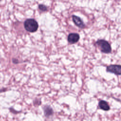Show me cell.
Segmentation results:
<instances>
[{
	"instance_id": "cell-1",
	"label": "cell",
	"mask_w": 121,
	"mask_h": 121,
	"mask_svg": "<svg viewBox=\"0 0 121 121\" xmlns=\"http://www.w3.org/2000/svg\"><path fill=\"white\" fill-rule=\"evenodd\" d=\"M24 27L26 30L30 32H34L37 30L38 24L35 19L30 18L25 21Z\"/></svg>"
},
{
	"instance_id": "cell-2",
	"label": "cell",
	"mask_w": 121,
	"mask_h": 121,
	"mask_svg": "<svg viewBox=\"0 0 121 121\" xmlns=\"http://www.w3.org/2000/svg\"><path fill=\"white\" fill-rule=\"evenodd\" d=\"M96 43L102 52L105 53H109L111 52V46L107 41L103 39L98 40L96 41Z\"/></svg>"
},
{
	"instance_id": "cell-3",
	"label": "cell",
	"mask_w": 121,
	"mask_h": 121,
	"mask_svg": "<svg viewBox=\"0 0 121 121\" xmlns=\"http://www.w3.org/2000/svg\"><path fill=\"white\" fill-rule=\"evenodd\" d=\"M106 71L108 72L114 73L116 75H121V65H110L107 67Z\"/></svg>"
},
{
	"instance_id": "cell-4",
	"label": "cell",
	"mask_w": 121,
	"mask_h": 121,
	"mask_svg": "<svg viewBox=\"0 0 121 121\" xmlns=\"http://www.w3.org/2000/svg\"><path fill=\"white\" fill-rule=\"evenodd\" d=\"M79 39V35L77 33H70L69 34L68 40L70 43H77Z\"/></svg>"
},
{
	"instance_id": "cell-5",
	"label": "cell",
	"mask_w": 121,
	"mask_h": 121,
	"mask_svg": "<svg viewBox=\"0 0 121 121\" xmlns=\"http://www.w3.org/2000/svg\"><path fill=\"white\" fill-rule=\"evenodd\" d=\"M72 20H73L74 23H75V24L78 27H79L81 28H83L85 27V25L84 24V22H83V21L81 20V19L79 17L76 16L75 15H73L72 16Z\"/></svg>"
},
{
	"instance_id": "cell-6",
	"label": "cell",
	"mask_w": 121,
	"mask_h": 121,
	"mask_svg": "<svg viewBox=\"0 0 121 121\" xmlns=\"http://www.w3.org/2000/svg\"><path fill=\"white\" fill-rule=\"evenodd\" d=\"M99 107L100 109L104 111H108L110 110V106L107 102L104 100H101L99 102Z\"/></svg>"
},
{
	"instance_id": "cell-7",
	"label": "cell",
	"mask_w": 121,
	"mask_h": 121,
	"mask_svg": "<svg viewBox=\"0 0 121 121\" xmlns=\"http://www.w3.org/2000/svg\"><path fill=\"white\" fill-rule=\"evenodd\" d=\"M44 112L46 116L51 115L52 113V108L47 106L45 109H44Z\"/></svg>"
},
{
	"instance_id": "cell-8",
	"label": "cell",
	"mask_w": 121,
	"mask_h": 121,
	"mask_svg": "<svg viewBox=\"0 0 121 121\" xmlns=\"http://www.w3.org/2000/svg\"><path fill=\"white\" fill-rule=\"evenodd\" d=\"M39 9L42 10V11H46L47 10V7L43 5H42V4H40L39 5Z\"/></svg>"
},
{
	"instance_id": "cell-9",
	"label": "cell",
	"mask_w": 121,
	"mask_h": 121,
	"mask_svg": "<svg viewBox=\"0 0 121 121\" xmlns=\"http://www.w3.org/2000/svg\"></svg>"
}]
</instances>
